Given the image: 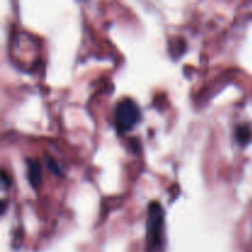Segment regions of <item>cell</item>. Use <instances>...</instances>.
I'll return each instance as SVG.
<instances>
[{"label":"cell","mask_w":252,"mask_h":252,"mask_svg":"<svg viewBox=\"0 0 252 252\" xmlns=\"http://www.w3.org/2000/svg\"><path fill=\"white\" fill-rule=\"evenodd\" d=\"M46 164H47V167H48L54 175H61V169H59L56 160L52 159V158H46Z\"/></svg>","instance_id":"5"},{"label":"cell","mask_w":252,"mask_h":252,"mask_svg":"<svg viewBox=\"0 0 252 252\" xmlns=\"http://www.w3.org/2000/svg\"><path fill=\"white\" fill-rule=\"evenodd\" d=\"M164 211L159 202H152L148 208L147 246L149 251H155L161 244Z\"/></svg>","instance_id":"1"},{"label":"cell","mask_w":252,"mask_h":252,"mask_svg":"<svg viewBox=\"0 0 252 252\" xmlns=\"http://www.w3.org/2000/svg\"><path fill=\"white\" fill-rule=\"evenodd\" d=\"M41 176L42 169L39 162L37 160H27V177L33 189H37L41 185Z\"/></svg>","instance_id":"3"},{"label":"cell","mask_w":252,"mask_h":252,"mask_svg":"<svg viewBox=\"0 0 252 252\" xmlns=\"http://www.w3.org/2000/svg\"><path fill=\"white\" fill-rule=\"evenodd\" d=\"M140 118V111L132 98H122L115 110V122L117 130L125 133L132 129Z\"/></svg>","instance_id":"2"},{"label":"cell","mask_w":252,"mask_h":252,"mask_svg":"<svg viewBox=\"0 0 252 252\" xmlns=\"http://www.w3.org/2000/svg\"><path fill=\"white\" fill-rule=\"evenodd\" d=\"M251 137V130L248 126H239L236 129V139L240 144H246Z\"/></svg>","instance_id":"4"}]
</instances>
